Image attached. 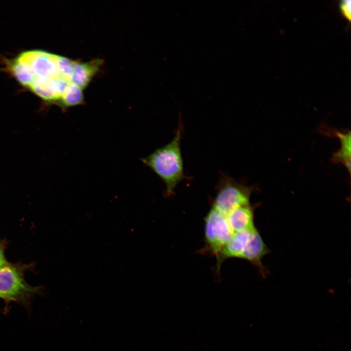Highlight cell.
I'll return each mask as SVG.
<instances>
[{
  "instance_id": "obj_1",
  "label": "cell",
  "mask_w": 351,
  "mask_h": 351,
  "mask_svg": "<svg viewBox=\"0 0 351 351\" xmlns=\"http://www.w3.org/2000/svg\"><path fill=\"white\" fill-rule=\"evenodd\" d=\"M183 131V125L180 117L172 140L141 159L143 163L163 181L166 187L165 195L167 197L173 195L177 185L187 178L181 151Z\"/></svg>"
},
{
  "instance_id": "obj_5",
  "label": "cell",
  "mask_w": 351,
  "mask_h": 351,
  "mask_svg": "<svg viewBox=\"0 0 351 351\" xmlns=\"http://www.w3.org/2000/svg\"><path fill=\"white\" fill-rule=\"evenodd\" d=\"M18 58L29 66L35 77L61 78L58 71L55 54L35 50L22 52Z\"/></svg>"
},
{
  "instance_id": "obj_11",
  "label": "cell",
  "mask_w": 351,
  "mask_h": 351,
  "mask_svg": "<svg viewBox=\"0 0 351 351\" xmlns=\"http://www.w3.org/2000/svg\"><path fill=\"white\" fill-rule=\"evenodd\" d=\"M6 70L23 86L29 87L35 77L29 66L18 58L6 61Z\"/></svg>"
},
{
  "instance_id": "obj_4",
  "label": "cell",
  "mask_w": 351,
  "mask_h": 351,
  "mask_svg": "<svg viewBox=\"0 0 351 351\" xmlns=\"http://www.w3.org/2000/svg\"><path fill=\"white\" fill-rule=\"evenodd\" d=\"M205 251L216 255L234 232L226 214L211 208L205 217Z\"/></svg>"
},
{
  "instance_id": "obj_10",
  "label": "cell",
  "mask_w": 351,
  "mask_h": 351,
  "mask_svg": "<svg viewBox=\"0 0 351 351\" xmlns=\"http://www.w3.org/2000/svg\"><path fill=\"white\" fill-rule=\"evenodd\" d=\"M102 63V60L100 59H93L86 62L75 61L71 76V83L83 90L88 85Z\"/></svg>"
},
{
  "instance_id": "obj_15",
  "label": "cell",
  "mask_w": 351,
  "mask_h": 351,
  "mask_svg": "<svg viewBox=\"0 0 351 351\" xmlns=\"http://www.w3.org/2000/svg\"><path fill=\"white\" fill-rule=\"evenodd\" d=\"M340 8L343 16L350 20L351 19V0H342L340 4Z\"/></svg>"
},
{
  "instance_id": "obj_7",
  "label": "cell",
  "mask_w": 351,
  "mask_h": 351,
  "mask_svg": "<svg viewBox=\"0 0 351 351\" xmlns=\"http://www.w3.org/2000/svg\"><path fill=\"white\" fill-rule=\"evenodd\" d=\"M269 252V250L258 231L255 228L252 231L247 245L239 258L251 262L258 268L262 275L265 276L266 272L262 263V259Z\"/></svg>"
},
{
  "instance_id": "obj_16",
  "label": "cell",
  "mask_w": 351,
  "mask_h": 351,
  "mask_svg": "<svg viewBox=\"0 0 351 351\" xmlns=\"http://www.w3.org/2000/svg\"><path fill=\"white\" fill-rule=\"evenodd\" d=\"M4 242L0 241V267L8 262L4 256Z\"/></svg>"
},
{
  "instance_id": "obj_12",
  "label": "cell",
  "mask_w": 351,
  "mask_h": 351,
  "mask_svg": "<svg viewBox=\"0 0 351 351\" xmlns=\"http://www.w3.org/2000/svg\"><path fill=\"white\" fill-rule=\"evenodd\" d=\"M82 90L77 85L72 83H69L58 105L62 109H65L70 107L82 104L84 102Z\"/></svg>"
},
{
  "instance_id": "obj_6",
  "label": "cell",
  "mask_w": 351,
  "mask_h": 351,
  "mask_svg": "<svg viewBox=\"0 0 351 351\" xmlns=\"http://www.w3.org/2000/svg\"><path fill=\"white\" fill-rule=\"evenodd\" d=\"M67 85L68 82L60 78L35 77L29 88L44 101L58 105Z\"/></svg>"
},
{
  "instance_id": "obj_13",
  "label": "cell",
  "mask_w": 351,
  "mask_h": 351,
  "mask_svg": "<svg viewBox=\"0 0 351 351\" xmlns=\"http://www.w3.org/2000/svg\"><path fill=\"white\" fill-rule=\"evenodd\" d=\"M336 136L339 138L341 147L338 152L334 154L333 160L335 162H340L351 172V133H343L337 132Z\"/></svg>"
},
{
  "instance_id": "obj_14",
  "label": "cell",
  "mask_w": 351,
  "mask_h": 351,
  "mask_svg": "<svg viewBox=\"0 0 351 351\" xmlns=\"http://www.w3.org/2000/svg\"><path fill=\"white\" fill-rule=\"evenodd\" d=\"M74 62L66 57L56 55V62L59 76L70 83Z\"/></svg>"
},
{
  "instance_id": "obj_9",
  "label": "cell",
  "mask_w": 351,
  "mask_h": 351,
  "mask_svg": "<svg viewBox=\"0 0 351 351\" xmlns=\"http://www.w3.org/2000/svg\"><path fill=\"white\" fill-rule=\"evenodd\" d=\"M226 216L234 232L251 230L255 228L254 209L250 203L235 208Z\"/></svg>"
},
{
  "instance_id": "obj_8",
  "label": "cell",
  "mask_w": 351,
  "mask_h": 351,
  "mask_svg": "<svg viewBox=\"0 0 351 351\" xmlns=\"http://www.w3.org/2000/svg\"><path fill=\"white\" fill-rule=\"evenodd\" d=\"M254 229L234 232L230 239L215 255L217 269H219L222 261L225 259L240 257L247 245L252 231Z\"/></svg>"
},
{
  "instance_id": "obj_2",
  "label": "cell",
  "mask_w": 351,
  "mask_h": 351,
  "mask_svg": "<svg viewBox=\"0 0 351 351\" xmlns=\"http://www.w3.org/2000/svg\"><path fill=\"white\" fill-rule=\"evenodd\" d=\"M27 266L8 262L0 267V298L7 301L26 304L39 290L28 284L24 277Z\"/></svg>"
},
{
  "instance_id": "obj_3",
  "label": "cell",
  "mask_w": 351,
  "mask_h": 351,
  "mask_svg": "<svg viewBox=\"0 0 351 351\" xmlns=\"http://www.w3.org/2000/svg\"><path fill=\"white\" fill-rule=\"evenodd\" d=\"M251 187L239 183L224 175L218 184L212 208L227 215L235 208L250 203Z\"/></svg>"
}]
</instances>
